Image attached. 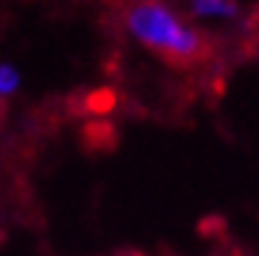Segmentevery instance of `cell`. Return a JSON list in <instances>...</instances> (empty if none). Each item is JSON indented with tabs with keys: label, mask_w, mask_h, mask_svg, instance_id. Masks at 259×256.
I'll use <instances>...</instances> for the list:
<instances>
[{
	"label": "cell",
	"mask_w": 259,
	"mask_h": 256,
	"mask_svg": "<svg viewBox=\"0 0 259 256\" xmlns=\"http://www.w3.org/2000/svg\"><path fill=\"white\" fill-rule=\"evenodd\" d=\"M187 9L196 20H233L239 18L236 0H187Z\"/></svg>",
	"instance_id": "2"
},
{
	"label": "cell",
	"mask_w": 259,
	"mask_h": 256,
	"mask_svg": "<svg viewBox=\"0 0 259 256\" xmlns=\"http://www.w3.org/2000/svg\"><path fill=\"white\" fill-rule=\"evenodd\" d=\"M124 26L144 49L187 64L204 52V37L190 20L164 0H136L124 15Z\"/></svg>",
	"instance_id": "1"
},
{
	"label": "cell",
	"mask_w": 259,
	"mask_h": 256,
	"mask_svg": "<svg viewBox=\"0 0 259 256\" xmlns=\"http://www.w3.org/2000/svg\"><path fill=\"white\" fill-rule=\"evenodd\" d=\"M20 87V72L18 66L12 64H0V98H9V95H15Z\"/></svg>",
	"instance_id": "3"
}]
</instances>
